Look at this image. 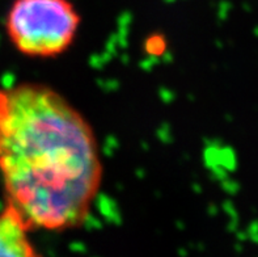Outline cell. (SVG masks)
<instances>
[{"label": "cell", "instance_id": "6da1fadb", "mask_svg": "<svg viewBox=\"0 0 258 257\" xmlns=\"http://www.w3.org/2000/svg\"><path fill=\"white\" fill-rule=\"evenodd\" d=\"M0 176L7 204L30 230L82 226L103 185L93 127L51 87L0 88Z\"/></svg>", "mask_w": 258, "mask_h": 257}, {"label": "cell", "instance_id": "3957f363", "mask_svg": "<svg viewBox=\"0 0 258 257\" xmlns=\"http://www.w3.org/2000/svg\"><path fill=\"white\" fill-rule=\"evenodd\" d=\"M32 230L11 205H5L0 212V257L38 256L34 244L29 239Z\"/></svg>", "mask_w": 258, "mask_h": 257}, {"label": "cell", "instance_id": "7a4b0ae2", "mask_svg": "<svg viewBox=\"0 0 258 257\" xmlns=\"http://www.w3.org/2000/svg\"><path fill=\"white\" fill-rule=\"evenodd\" d=\"M82 16L71 0H13L5 30L17 51L29 58H55L74 43Z\"/></svg>", "mask_w": 258, "mask_h": 257}]
</instances>
